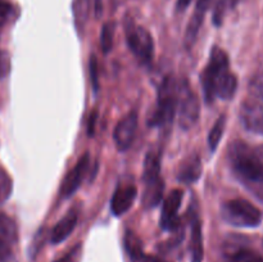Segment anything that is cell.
I'll return each instance as SVG.
<instances>
[{"label": "cell", "mask_w": 263, "mask_h": 262, "mask_svg": "<svg viewBox=\"0 0 263 262\" xmlns=\"http://www.w3.org/2000/svg\"><path fill=\"white\" fill-rule=\"evenodd\" d=\"M177 87L172 77H166L162 81L158 91V103L156 110L149 117V126H166L174 121L179 95Z\"/></svg>", "instance_id": "cell-3"}, {"label": "cell", "mask_w": 263, "mask_h": 262, "mask_svg": "<svg viewBox=\"0 0 263 262\" xmlns=\"http://www.w3.org/2000/svg\"><path fill=\"white\" fill-rule=\"evenodd\" d=\"M79 249H80V246H76L74 248H72L68 253L64 254V256L61 257V258L55 259L54 262H74L77 258V254H79Z\"/></svg>", "instance_id": "cell-27"}, {"label": "cell", "mask_w": 263, "mask_h": 262, "mask_svg": "<svg viewBox=\"0 0 263 262\" xmlns=\"http://www.w3.org/2000/svg\"><path fill=\"white\" fill-rule=\"evenodd\" d=\"M125 246L127 249L128 254L134 261H141L145 254L143 253V243H141L140 238L136 235L134 231L127 230L125 235Z\"/></svg>", "instance_id": "cell-18"}, {"label": "cell", "mask_w": 263, "mask_h": 262, "mask_svg": "<svg viewBox=\"0 0 263 262\" xmlns=\"http://www.w3.org/2000/svg\"><path fill=\"white\" fill-rule=\"evenodd\" d=\"M226 126V116H220L218 120L216 121V123L213 125V127L211 128L210 135H208V145L212 152H215L217 149L218 144H220L221 138L223 135V131H225Z\"/></svg>", "instance_id": "cell-20"}, {"label": "cell", "mask_w": 263, "mask_h": 262, "mask_svg": "<svg viewBox=\"0 0 263 262\" xmlns=\"http://www.w3.org/2000/svg\"><path fill=\"white\" fill-rule=\"evenodd\" d=\"M125 33L131 51L138 57L139 61L143 64L151 63L154 54V43L151 32L136 25L133 18L127 17L125 21Z\"/></svg>", "instance_id": "cell-5"}, {"label": "cell", "mask_w": 263, "mask_h": 262, "mask_svg": "<svg viewBox=\"0 0 263 262\" xmlns=\"http://www.w3.org/2000/svg\"><path fill=\"white\" fill-rule=\"evenodd\" d=\"M192 262H202L203 259V234L200 220L194 216L192 221Z\"/></svg>", "instance_id": "cell-15"}, {"label": "cell", "mask_w": 263, "mask_h": 262, "mask_svg": "<svg viewBox=\"0 0 263 262\" xmlns=\"http://www.w3.org/2000/svg\"><path fill=\"white\" fill-rule=\"evenodd\" d=\"M202 175V161L198 154H192L184 159L177 172V179L184 184H193Z\"/></svg>", "instance_id": "cell-11"}, {"label": "cell", "mask_w": 263, "mask_h": 262, "mask_svg": "<svg viewBox=\"0 0 263 262\" xmlns=\"http://www.w3.org/2000/svg\"><path fill=\"white\" fill-rule=\"evenodd\" d=\"M90 79H91L92 90H94L95 92H98V90H99V87H100L99 66H98V59L94 54L90 57Z\"/></svg>", "instance_id": "cell-25"}, {"label": "cell", "mask_w": 263, "mask_h": 262, "mask_svg": "<svg viewBox=\"0 0 263 262\" xmlns=\"http://www.w3.org/2000/svg\"><path fill=\"white\" fill-rule=\"evenodd\" d=\"M10 9H12V8H10V5L8 4V3L0 2V26H2L3 23L5 22V20L8 18Z\"/></svg>", "instance_id": "cell-29"}, {"label": "cell", "mask_w": 263, "mask_h": 262, "mask_svg": "<svg viewBox=\"0 0 263 262\" xmlns=\"http://www.w3.org/2000/svg\"><path fill=\"white\" fill-rule=\"evenodd\" d=\"M92 3V8H94V14L97 18H100L103 13V0H90Z\"/></svg>", "instance_id": "cell-31"}, {"label": "cell", "mask_w": 263, "mask_h": 262, "mask_svg": "<svg viewBox=\"0 0 263 262\" xmlns=\"http://www.w3.org/2000/svg\"><path fill=\"white\" fill-rule=\"evenodd\" d=\"M222 217L226 222L241 228H254L262 221V212L258 207L243 198L228 200L222 205Z\"/></svg>", "instance_id": "cell-4"}, {"label": "cell", "mask_w": 263, "mask_h": 262, "mask_svg": "<svg viewBox=\"0 0 263 262\" xmlns=\"http://www.w3.org/2000/svg\"><path fill=\"white\" fill-rule=\"evenodd\" d=\"M0 240L7 244H14L18 240L17 225L9 216L0 213Z\"/></svg>", "instance_id": "cell-17"}, {"label": "cell", "mask_w": 263, "mask_h": 262, "mask_svg": "<svg viewBox=\"0 0 263 262\" xmlns=\"http://www.w3.org/2000/svg\"><path fill=\"white\" fill-rule=\"evenodd\" d=\"M226 2L228 0H218L217 5L215 8V12H213V23L216 26H221L223 20V14H225L226 9Z\"/></svg>", "instance_id": "cell-26"}, {"label": "cell", "mask_w": 263, "mask_h": 262, "mask_svg": "<svg viewBox=\"0 0 263 262\" xmlns=\"http://www.w3.org/2000/svg\"><path fill=\"white\" fill-rule=\"evenodd\" d=\"M138 195L135 185H123L115 192L110 202V208L115 216H122L133 207Z\"/></svg>", "instance_id": "cell-10"}, {"label": "cell", "mask_w": 263, "mask_h": 262, "mask_svg": "<svg viewBox=\"0 0 263 262\" xmlns=\"http://www.w3.org/2000/svg\"><path fill=\"white\" fill-rule=\"evenodd\" d=\"M115 22H105L102 27L100 32V46L104 54H108L113 48V41H115Z\"/></svg>", "instance_id": "cell-21"}, {"label": "cell", "mask_w": 263, "mask_h": 262, "mask_svg": "<svg viewBox=\"0 0 263 262\" xmlns=\"http://www.w3.org/2000/svg\"><path fill=\"white\" fill-rule=\"evenodd\" d=\"M182 202V192L180 189L172 190L163 200L161 213V228L166 231H175L180 226L179 210Z\"/></svg>", "instance_id": "cell-8"}, {"label": "cell", "mask_w": 263, "mask_h": 262, "mask_svg": "<svg viewBox=\"0 0 263 262\" xmlns=\"http://www.w3.org/2000/svg\"><path fill=\"white\" fill-rule=\"evenodd\" d=\"M90 157L89 153H85L81 158L79 159L76 164L73 166V169L69 170L68 174L64 176L63 182H62L61 188H59V195L62 198H69L71 195H73V193L81 185L82 179H84L85 174L87 171V167H89Z\"/></svg>", "instance_id": "cell-9"}, {"label": "cell", "mask_w": 263, "mask_h": 262, "mask_svg": "<svg viewBox=\"0 0 263 262\" xmlns=\"http://www.w3.org/2000/svg\"><path fill=\"white\" fill-rule=\"evenodd\" d=\"M233 262H263V258L251 249H240L234 253Z\"/></svg>", "instance_id": "cell-23"}, {"label": "cell", "mask_w": 263, "mask_h": 262, "mask_svg": "<svg viewBox=\"0 0 263 262\" xmlns=\"http://www.w3.org/2000/svg\"><path fill=\"white\" fill-rule=\"evenodd\" d=\"M97 120H98V112L97 110H94V112L91 113V116H90L89 125H87V134H89V136L94 135L95 123H97Z\"/></svg>", "instance_id": "cell-30"}, {"label": "cell", "mask_w": 263, "mask_h": 262, "mask_svg": "<svg viewBox=\"0 0 263 262\" xmlns=\"http://www.w3.org/2000/svg\"><path fill=\"white\" fill-rule=\"evenodd\" d=\"M141 262H163V261L153 256H144L143 259H141Z\"/></svg>", "instance_id": "cell-33"}, {"label": "cell", "mask_w": 263, "mask_h": 262, "mask_svg": "<svg viewBox=\"0 0 263 262\" xmlns=\"http://www.w3.org/2000/svg\"><path fill=\"white\" fill-rule=\"evenodd\" d=\"M190 3H192V0H177L176 10L177 12H184V10L189 7Z\"/></svg>", "instance_id": "cell-32"}, {"label": "cell", "mask_w": 263, "mask_h": 262, "mask_svg": "<svg viewBox=\"0 0 263 262\" xmlns=\"http://www.w3.org/2000/svg\"><path fill=\"white\" fill-rule=\"evenodd\" d=\"M200 113V104L197 94L192 90L189 82L184 80L179 87V123L184 130H190L197 125Z\"/></svg>", "instance_id": "cell-6"}, {"label": "cell", "mask_w": 263, "mask_h": 262, "mask_svg": "<svg viewBox=\"0 0 263 262\" xmlns=\"http://www.w3.org/2000/svg\"><path fill=\"white\" fill-rule=\"evenodd\" d=\"M90 0H73V14L77 30H84L85 22L87 20Z\"/></svg>", "instance_id": "cell-22"}, {"label": "cell", "mask_w": 263, "mask_h": 262, "mask_svg": "<svg viewBox=\"0 0 263 262\" xmlns=\"http://www.w3.org/2000/svg\"><path fill=\"white\" fill-rule=\"evenodd\" d=\"M231 167L244 180L262 181L263 163L257 154L241 141H235L229 151Z\"/></svg>", "instance_id": "cell-2"}, {"label": "cell", "mask_w": 263, "mask_h": 262, "mask_svg": "<svg viewBox=\"0 0 263 262\" xmlns=\"http://www.w3.org/2000/svg\"><path fill=\"white\" fill-rule=\"evenodd\" d=\"M204 14H205V10L198 9V8L197 10H195L194 14H193L192 20H190L189 25H187L186 33H185V43H186L187 46L192 45V44L195 41V39H197L198 32H199L200 27H202Z\"/></svg>", "instance_id": "cell-19"}, {"label": "cell", "mask_w": 263, "mask_h": 262, "mask_svg": "<svg viewBox=\"0 0 263 262\" xmlns=\"http://www.w3.org/2000/svg\"><path fill=\"white\" fill-rule=\"evenodd\" d=\"M159 172H161V154L151 151L146 154L145 161H144V182H149L159 179L161 177Z\"/></svg>", "instance_id": "cell-16"}, {"label": "cell", "mask_w": 263, "mask_h": 262, "mask_svg": "<svg viewBox=\"0 0 263 262\" xmlns=\"http://www.w3.org/2000/svg\"><path fill=\"white\" fill-rule=\"evenodd\" d=\"M77 213L71 211V212L67 213L58 223L53 228L50 233V241L53 244L62 243L63 240H66L69 235H71L72 231L74 230L77 225Z\"/></svg>", "instance_id": "cell-12"}, {"label": "cell", "mask_w": 263, "mask_h": 262, "mask_svg": "<svg viewBox=\"0 0 263 262\" xmlns=\"http://www.w3.org/2000/svg\"><path fill=\"white\" fill-rule=\"evenodd\" d=\"M259 151H261V153L263 154V146H261V148H259Z\"/></svg>", "instance_id": "cell-34"}, {"label": "cell", "mask_w": 263, "mask_h": 262, "mask_svg": "<svg viewBox=\"0 0 263 262\" xmlns=\"http://www.w3.org/2000/svg\"><path fill=\"white\" fill-rule=\"evenodd\" d=\"M136 130H138V113L131 110L117 123L113 133V139L118 151L126 152L130 149L135 139Z\"/></svg>", "instance_id": "cell-7"}, {"label": "cell", "mask_w": 263, "mask_h": 262, "mask_svg": "<svg viewBox=\"0 0 263 262\" xmlns=\"http://www.w3.org/2000/svg\"><path fill=\"white\" fill-rule=\"evenodd\" d=\"M244 126L253 133L263 134V107L258 104H246L241 110Z\"/></svg>", "instance_id": "cell-13"}, {"label": "cell", "mask_w": 263, "mask_h": 262, "mask_svg": "<svg viewBox=\"0 0 263 262\" xmlns=\"http://www.w3.org/2000/svg\"><path fill=\"white\" fill-rule=\"evenodd\" d=\"M200 82L207 103H212L216 97L230 100L235 95L238 80L230 72L228 54L218 46H215L211 51L210 61L200 76Z\"/></svg>", "instance_id": "cell-1"}, {"label": "cell", "mask_w": 263, "mask_h": 262, "mask_svg": "<svg viewBox=\"0 0 263 262\" xmlns=\"http://www.w3.org/2000/svg\"><path fill=\"white\" fill-rule=\"evenodd\" d=\"M10 246L0 240V262H5L10 257Z\"/></svg>", "instance_id": "cell-28"}, {"label": "cell", "mask_w": 263, "mask_h": 262, "mask_svg": "<svg viewBox=\"0 0 263 262\" xmlns=\"http://www.w3.org/2000/svg\"><path fill=\"white\" fill-rule=\"evenodd\" d=\"M164 193V181L162 177L153 180V181L145 182V192H144L143 203L146 208L157 207L163 199Z\"/></svg>", "instance_id": "cell-14"}, {"label": "cell", "mask_w": 263, "mask_h": 262, "mask_svg": "<svg viewBox=\"0 0 263 262\" xmlns=\"http://www.w3.org/2000/svg\"><path fill=\"white\" fill-rule=\"evenodd\" d=\"M249 90L254 97L263 100V72L252 77L249 81Z\"/></svg>", "instance_id": "cell-24"}]
</instances>
